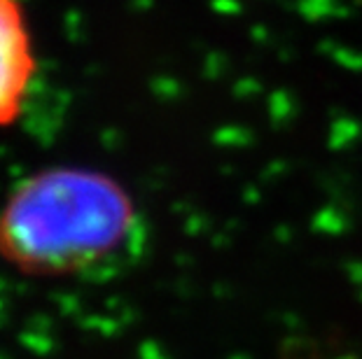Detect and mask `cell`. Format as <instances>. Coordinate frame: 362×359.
Segmentation results:
<instances>
[{"label":"cell","instance_id":"cell-1","mask_svg":"<svg viewBox=\"0 0 362 359\" xmlns=\"http://www.w3.org/2000/svg\"><path fill=\"white\" fill-rule=\"evenodd\" d=\"M141 217L127 189L89 168H45L0 210V257L28 276H78L136 255Z\"/></svg>","mask_w":362,"mask_h":359},{"label":"cell","instance_id":"cell-2","mask_svg":"<svg viewBox=\"0 0 362 359\" xmlns=\"http://www.w3.org/2000/svg\"><path fill=\"white\" fill-rule=\"evenodd\" d=\"M33 78V42L19 0H0V126L17 121Z\"/></svg>","mask_w":362,"mask_h":359}]
</instances>
